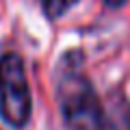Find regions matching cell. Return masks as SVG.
<instances>
[{
	"label": "cell",
	"instance_id": "1",
	"mask_svg": "<svg viewBox=\"0 0 130 130\" xmlns=\"http://www.w3.org/2000/svg\"><path fill=\"white\" fill-rule=\"evenodd\" d=\"M56 100L67 130H106L108 119L102 102L78 70H67L59 76Z\"/></svg>",
	"mask_w": 130,
	"mask_h": 130
},
{
	"label": "cell",
	"instance_id": "2",
	"mask_svg": "<svg viewBox=\"0 0 130 130\" xmlns=\"http://www.w3.org/2000/svg\"><path fill=\"white\" fill-rule=\"evenodd\" d=\"M32 100L24 61L13 52L0 56V117L11 128H24L30 119Z\"/></svg>",
	"mask_w": 130,
	"mask_h": 130
},
{
	"label": "cell",
	"instance_id": "3",
	"mask_svg": "<svg viewBox=\"0 0 130 130\" xmlns=\"http://www.w3.org/2000/svg\"><path fill=\"white\" fill-rule=\"evenodd\" d=\"M76 2L78 0H41V7H43V13L54 20V18H61L65 11H70Z\"/></svg>",
	"mask_w": 130,
	"mask_h": 130
},
{
	"label": "cell",
	"instance_id": "4",
	"mask_svg": "<svg viewBox=\"0 0 130 130\" xmlns=\"http://www.w3.org/2000/svg\"><path fill=\"white\" fill-rule=\"evenodd\" d=\"M104 5H108V7H121V5H126V0H104Z\"/></svg>",
	"mask_w": 130,
	"mask_h": 130
},
{
	"label": "cell",
	"instance_id": "5",
	"mask_svg": "<svg viewBox=\"0 0 130 130\" xmlns=\"http://www.w3.org/2000/svg\"><path fill=\"white\" fill-rule=\"evenodd\" d=\"M126 128L130 130V108H128V113H126Z\"/></svg>",
	"mask_w": 130,
	"mask_h": 130
}]
</instances>
